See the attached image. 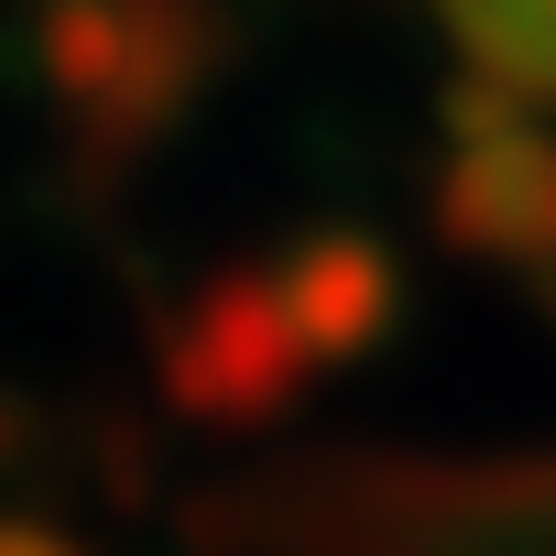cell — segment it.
Here are the masks:
<instances>
[{"label":"cell","mask_w":556,"mask_h":556,"mask_svg":"<svg viewBox=\"0 0 556 556\" xmlns=\"http://www.w3.org/2000/svg\"><path fill=\"white\" fill-rule=\"evenodd\" d=\"M0 556H77V545L45 534V523H0Z\"/></svg>","instance_id":"3957f363"},{"label":"cell","mask_w":556,"mask_h":556,"mask_svg":"<svg viewBox=\"0 0 556 556\" xmlns=\"http://www.w3.org/2000/svg\"><path fill=\"white\" fill-rule=\"evenodd\" d=\"M306 361H317V350L295 339L273 273H218V285H197V306H186L175 339H164V382H175V404L207 415V426H262L273 404L295 393Z\"/></svg>","instance_id":"6da1fadb"},{"label":"cell","mask_w":556,"mask_h":556,"mask_svg":"<svg viewBox=\"0 0 556 556\" xmlns=\"http://www.w3.org/2000/svg\"><path fill=\"white\" fill-rule=\"evenodd\" d=\"M273 285H285V317H295V339L317 361H350L382 328V306H393V285H382L371 251H306L295 273H273Z\"/></svg>","instance_id":"7a4b0ae2"}]
</instances>
